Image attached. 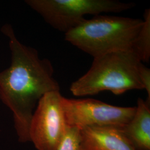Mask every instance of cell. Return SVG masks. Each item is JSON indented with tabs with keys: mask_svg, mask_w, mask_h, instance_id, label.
<instances>
[{
	"mask_svg": "<svg viewBox=\"0 0 150 150\" xmlns=\"http://www.w3.org/2000/svg\"><path fill=\"white\" fill-rule=\"evenodd\" d=\"M82 150H136L121 128L91 126L81 129Z\"/></svg>",
	"mask_w": 150,
	"mask_h": 150,
	"instance_id": "7",
	"label": "cell"
},
{
	"mask_svg": "<svg viewBox=\"0 0 150 150\" xmlns=\"http://www.w3.org/2000/svg\"><path fill=\"white\" fill-rule=\"evenodd\" d=\"M150 105L139 98L133 117L121 128L136 150H150Z\"/></svg>",
	"mask_w": 150,
	"mask_h": 150,
	"instance_id": "8",
	"label": "cell"
},
{
	"mask_svg": "<svg viewBox=\"0 0 150 150\" xmlns=\"http://www.w3.org/2000/svg\"><path fill=\"white\" fill-rule=\"evenodd\" d=\"M1 31L8 40L10 66L0 72V99L12 112L21 142L30 141L29 129L38 102L50 92L60 91L50 60L41 58L35 48L21 42L11 25Z\"/></svg>",
	"mask_w": 150,
	"mask_h": 150,
	"instance_id": "1",
	"label": "cell"
},
{
	"mask_svg": "<svg viewBox=\"0 0 150 150\" xmlns=\"http://www.w3.org/2000/svg\"><path fill=\"white\" fill-rule=\"evenodd\" d=\"M60 91L50 92L38 101L31 120L29 136L38 150H56L67 129Z\"/></svg>",
	"mask_w": 150,
	"mask_h": 150,
	"instance_id": "6",
	"label": "cell"
},
{
	"mask_svg": "<svg viewBox=\"0 0 150 150\" xmlns=\"http://www.w3.org/2000/svg\"><path fill=\"white\" fill-rule=\"evenodd\" d=\"M25 2L49 25L64 33L83 21L86 15L120 13L136 5L133 2L116 0H26Z\"/></svg>",
	"mask_w": 150,
	"mask_h": 150,
	"instance_id": "4",
	"label": "cell"
},
{
	"mask_svg": "<svg viewBox=\"0 0 150 150\" xmlns=\"http://www.w3.org/2000/svg\"><path fill=\"white\" fill-rule=\"evenodd\" d=\"M139 80L144 89L147 92V98L146 102L150 104V70L142 62L140 64L139 69Z\"/></svg>",
	"mask_w": 150,
	"mask_h": 150,
	"instance_id": "11",
	"label": "cell"
},
{
	"mask_svg": "<svg viewBox=\"0 0 150 150\" xmlns=\"http://www.w3.org/2000/svg\"><path fill=\"white\" fill-rule=\"evenodd\" d=\"M61 105L67 126L80 129L91 126L121 128L136 111V107L115 106L92 98L77 100L62 96Z\"/></svg>",
	"mask_w": 150,
	"mask_h": 150,
	"instance_id": "5",
	"label": "cell"
},
{
	"mask_svg": "<svg viewBox=\"0 0 150 150\" xmlns=\"http://www.w3.org/2000/svg\"><path fill=\"white\" fill-rule=\"evenodd\" d=\"M141 63L132 50L93 58L89 70L72 83L70 91L76 96H85L103 91L118 95L129 90H142L139 74Z\"/></svg>",
	"mask_w": 150,
	"mask_h": 150,
	"instance_id": "3",
	"label": "cell"
},
{
	"mask_svg": "<svg viewBox=\"0 0 150 150\" xmlns=\"http://www.w3.org/2000/svg\"><path fill=\"white\" fill-rule=\"evenodd\" d=\"M131 50L138 59L148 62L150 59V10H145L143 24L135 38Z\"/></svg>",
	"mask_w": 150,
	"mask_h": 150,
	"instance_id": "9",
	"label": "cell"
},
{
	"mask_svg": "<svg viewBox=\"0 0 150 150\" xmlns=\"http://www.w3.org/2000/svg\"><path fill=\"white\" fill-rule=\"evenodd\" d=\"M143 19L98 15L65 33V40L93 58L131 50Z\"/></svg>",
	"mask_w": 150,
	"mask_h": 150,
	"instance_id": "2",
	"label": "cell"
},
{
	"mask_svg": "<svg viewBox=\"0 0 150 150\" xmlns=\"http://www.w3.org/2000/svg\"><path fill=\"white\" fill-rule=\"evenodd\" d=\"M80 130L79 127L67 126L56 150H82Z\"/></svg>",
	"mask_w": 150,
	"mask_h": 150,
	"instance_id": "10",
	"label": "cell"
}]
</instances>
